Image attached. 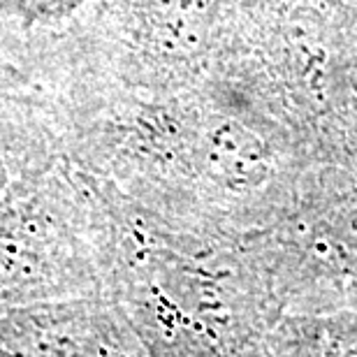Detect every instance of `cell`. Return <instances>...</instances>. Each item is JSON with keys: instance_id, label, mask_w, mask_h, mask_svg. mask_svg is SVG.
<instances>
[{"instance_id": "3957f363", "label": "cell", "mask_w": 357, "mask_h": 357, "mask_svg": "<svg viewBox=\"0 0 357 357\" xmlns=\"http://www.w3.org/2000/svg\"><path fill=\"white\" fill-rule=\"evenodd\" d=\"M63 158L66 139L54 100L0 70V202L33 188Z\"/></svg>"}, {"instance_id": "6da1fadb", "label": "cell", "mask_w": 357, "mask_h": 357, "mask_svg": "<svg viewBox=\"0 0 357 357\" xmlns=\"http://www.w3.org/2000/svg\"><path fill=\"white\" fill-rule=\"evenodd\" d=\"M112 258L107 199L70 158L0 202V313L109 295Z\"/></svg>"}, {"instance_id": "7a4b0ae2", "label": "cell", "mask_w": 357, "mask_h": 357, "mask_svg": "<svg viewBox=\"0 0 357 357\" xmlns=\"http://www.w3.org/2000/svg\"><path fill=\"white\" fill-rule=\"evenodd\" d=\"M0 351L10 357H142L123 306L109 295L0 313Z\"/></svg>"}, {"instance_id": "277c9868", "label": "cell", "mask_w": 357, "mask_h": 357, "mask_svg": "<svg viewBox=\"0 0 357 357\" xmlns=\"http://www.w3.org/2000/svg\"><path fill=\"white\" fill-rule=\"evenodd\" d=\"M93 0H0V70H14Z\"/></svg>"}]
</instances>
